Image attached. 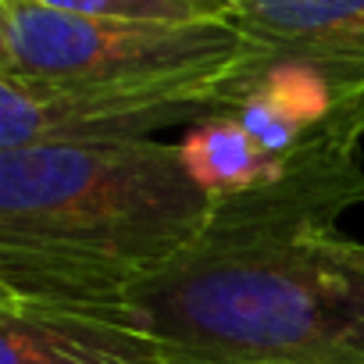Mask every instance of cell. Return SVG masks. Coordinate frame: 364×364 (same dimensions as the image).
Here are the masks:
<instances>
[{
  "instance_id": "obj_1",
  "label": "cell",
  "mask_w": 364,
  "mask_h": 364,
  "mask_svg": "<svg viewBox=\"0 0 364 364\" xmlns=\"http://www.w3.org/2000/svg\"><path fill=\"white\" fill-rule=\"evenodd\" d=\"M0 311L104 364H364V240L186 250L104 296Z\"/></svg>"
},
{
  "instance_id": "obj_2",
  "label": "cell",
  "mask_w": 364,
  "mask_h": 364,
  "mask_svg": "<svg viewBox=\"0 0 364 364\" xmlns=\"http://www.w3.org/2000/svg\"><path fill=\"white\" fill-rule=\"evenodd\" d=\"M215 197L178 143H47L0 150V300L114 293L200 236Z\"/></svg>"
},
{
  "instance_id": "obj_3",
  "label": "cell",
  "mask_w": 364,
  "mask_h": 364,
  "mask_svg": "<svg viewBox=\"0 0 364 364\" xmlns=\"http://www.w3.org/2000/svg\"><path fill=\"white\" fill-rule=\"evenodd\" d=\"M268 58L236 22H125L0 0V75L107 82L222 72Z\"/></svg>"
},
{
  "instance_id": "obj_4",
  "label": "cell",
  "mask_w": 364,
  "mask_h": 364,
  "mask_svg": "<svg viewBox=\"0 0 364 364\" xmlns=\"http://www.w3.org/2000/svg\"><path fill=\"white\" fill-rule=\"evenodd\" d=\"M250 65L222 72L50 82L0 75V150L47 143H129L225 114L229 82Z\"/></svg>"
},
{
  "instance_id": "obj_5",
  "label": "cell",
  "mask_w": 364,
  "mask_h": 364,
  "mask_svg": "<svg viewBox=\"0 0 364 364\" xmlns=\"http://www.w3.org/2000/svg\"><path fill=\"white\" fill-rule=\"evenodd\" d=\"M229 18L268 50L314 65L350 104H364V0H225Z\"/></svg>"
},
{
  "instance_id": "obj_6",
  "label": "cell",
  "mask_w": 364,
  "mask_h": 364,
  "mask_svg": "<svg viewBox=\"0 0 364 364\" xmlns=\"http://www.w3.org/2000/svg\"><path fill=\"white\" fill-rule=\"evenodd\" d=\"M357 107L307 61L261 58L243 68L225 93V114L236 118L272 157L300 150L336 114Z\"/></svg>"
},
{
  "instance_id": "obj_7",
  "label": "cell",
  "mask_w": 364,
  "mask_h": 364,
  "mask_svg": "<svg viewBox=\"0 0 364 364\" xmlns=\"http://www.w3.org/2000/svg\"><path fill=\"white\" fill-rule=\"evenodd\" d=\"M182 164L193 175L200 190H208L215 200L250 190L257 182L272 178L282 164V157H272L236 118L215 114L197 122L186 139L178 143Z\"/></svg>"
},
{
  "instance_id": "obj_8",
  "label": "cell",
  "mask_w": 364,
  "mask_h": 364,
  "mask_svg": "<svg viewBox=\"0 0 364 364\" xmlns=\"http://www.w3.org/2000/svg\"><path fill=\"white\" fill-rule=\"evenodd\" d=\"M33 4L68 11V15H93V18H125V22H225V0H33ZM232 22V18H229Z\"/></svg>"
},
{
  "instance_id": "obj_9",
  "label": "cell",
  "mask_w": 364,
  "mask_h": 364,
  "mask_svg": "<svg viewBox=\"0 0 364 364\" xmlns=\"http://www.w3.org/2000/svg\"><path fill=\"white\" fill-rule=\"evenodd\" d=\"M0 364H104L58 332L15 314L0 311Z\"/></svg>"
}]
</instances>
